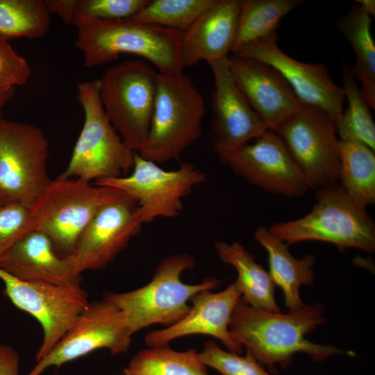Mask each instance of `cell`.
Instances as JSON below:
<instances>
[{
	"instance_id": "1",
	"label": "cell",
	"mask_w": 375,
	"mask_h": 375,
	"mask_svg": "<svg viewBox=\"0 0 375 375\" xmlns=\"http://www.w3.org/2000/svg\"><path fill=\"white\" fill-rule=\"evenodd\" d=\"M323 313L324 306L318 303L281 313L254 308L241 297L233 310L229 330L233 338L273 374L276 365L288 367L298 353L308 355L315 362L345 353L333 345L306 338L326 322Z\"/></svg>"
},
{
	"instance_id": "2",
	"label": "cell",
	"mask_w": 375,
	"mask_h": 375,
	"mask_svg": "<svg viewBox=\"0 0 375 375\" xmlns=\"http://www.w3.org/2000/svg\"><path fill=\"white\" fill-rule=\"evenodd\" d=\"M183 31L131 18L92 22L78 28L75 46L87 67L99 66L130 53L149 60L163 74L183 73Z\"/></svg>"
},
{
	"instance_id": "3",
	"label": "cell",
	"mask_w": 375,
	"mask_h": 375,
	"mask_svg": "<svg viewBox=\"0 0 375 375\" xmlns=\"http://www.w3.org/2000/svg\"><path fill=\"white\" fill-rule=\"evenodd\" d=\"M194 265L195 259L190 254L169 256L160 262L147 285L126 292L108 293L104 299L124 313L133 334L153 324L172 326L189 312L192 297L220 283L212 277L199 284L183 282V272Z\"/></svg>"
},
{
	"instance_id": "4",
	"label": "cell",
	"mask_w": 375,
	"mask_h": 375,
	"mask_svg": "<svg viewBox=\"0 0 375 375\" xmlns=\"http://www.w3.org/2000/svg\"><path fill=\"white\" fill-rule=\"evenodd\" d=\"M205 101L183 73L158 72L150 128L138 153L156 164L178 159L201 134Z\"/></svg>"
},
{
	"instance_id": "5",
	"label": "cell",
	"mask_w": 375,
	"mask_h": 375,
	"mask_svg": "<svg viewBox=\"0 0 375 375\" xmlns=\"http://www.w3.org/2000/svg\"><path fill=\"white\" fill-rule=\"evenodd\" d=\"M316 203L303 217L272 224L268 229L288 245L308 240L335 244L340 250L375 251V224L338 183L316 190Z\"/></svg>"
},
{
	"instance_id": "6",
	"label": "cell",
	"mask_w": 375,
	"mask_h": 375,
	"mask_svg": "<svg viewBox=\"0 0 375 375\" xmlns=\"http://www.w3.org/2000/svg\"><path fill=\"white\" fill-rule=\"evenodd\" d=\"M77 99L83 109L84 123L68 165L58 177L96 182L125 176L133 167L135 153L109 121L100 99L99 80L79 83Z\"/></svg>"
},
{
	"instance_id": "7",
	"label": "cell",
	"mask_w": 375,
	"mask_h": 375,
	"mask_svg": "<svg viewBox=\"0 0 375 375\" xmlns=\"http://www.w3.org/2000/svg\"><path fill=\"white\" fill-rule=\"evenodd\" d=\"M124 193L80 178L58 177L31 205L35 230L47 235L65 256L70 255L97 212Z\"/></svg>"
},
{
	"instance_id": "8",
	"label": "cell",
	"mask_w": 375,
	"mask_h": 375,
	"mask_svg": "<svg viewBox=\"0 0 375 375\" xmlns=\"http://www.w3.org/2000/svg\"><path fill=\"white\" fill-rule=\"evenodd\" d=\"M158 72L142 59L108 68L99 80L100 99L111 124L135 153L143 146L151 122Z\"/></svg>"
},
{
	"instance_id": "9",
	"label": "cell",
	"mask_w": 375,
	"mask_h": 375,
	"mask_svg": "<svg viewBox=\"0 0 375 375\" xmlns=\"http://www.w3.org/2000/svg\"><path fill=\"white\" fill-rule=\"evenodd\" d=\"M49 144L34 125L0 121V205L31 206L51 183Z\"/></svg>"
},
{
	"instance_id": "10",
	"label": "cell",
	"mask_w": 375,
	"mask_h": 375,
	"mask_svg": "<svg viewBox=\"0 0 375 375\" xmlns=\"http://www.w3.org/2000/svg\"><path fill=\"white\" fill-rule=\"evenodd\" d=\"M206 181V174L192 163L182 162L166 170L135 153L128 175L106 178L94 184L119 190L137 201V215L141 223L158 217L173 218L183 209V199Z\"/></svg>"
},
{
	"instance_id": "11",
	"label": "cell",
	"mask_w": 375,
	"mask_h": 375,
	"mask_svg": "<svg viewBox=\"0 0 375 375\" xmlns=\"http://www.w3.org/2000/svg\"><path fill=\"white\" fill-rule=\"evenodd\" d=\"M273 131L285 144L309 188L338 183L339 139L335 122L325 111L303 103Z\"/></svg>"
},
{
	"instance_id": "12",
	"label": "cell",
	"mask_w": 375,
	"mask_h": 375,
	"mask_svg": "<svg viewBox=\"0 0 375 375\" xmlns=\"http://www.w3.org/2000/svg\"><path fill=\"white\" fill-rule=\"evenodd\" d=\"M4 293L40 324L43 338L35 362L44 357L72 326L89 303L80 282L53 284L19 281L0 268Z\"/></svg>"
},
{
	"instance_id": "13",
	"label": "cell",
	"mask_w": 375,
	"mask_h": 375,
	"mask_svg": "<svg viewBox=\"0 0 375 375\" xmlns=\"http://www.w3.org/2000/svg\"><path fill=\"white\" fill-rule=\"evenodd\" d=\"M133 333L124 313L103 299L89 302L56 345L26 375H41L47 368L59 367L101 349L112 354L126 352Z\"/></svg>"
},
{
	"instance_id": "14",
	"label": "cell",
	"mask_w": 375,
	"mask_h": 375,
	"mask_svg": "<svg viewBox=\"0 0 375 375\" xmlns=\"http://www.w3.org/2000/svg\"><path fill=\"white\" fill-rule=\"evenodd\" d=\"M278 36L273 33L249 42L234 54L262 62L276 69L288 82L299 101L319 108L335 122L342 116L344 95L331 79L323 63H303L281 50Z\"/></svg>"
},
{
	"instance_id": "15",
	"label": "cell",
	"mask_w": 375,
	"mask_h": 375,
	"mask_svg": "<svg viewBox=\"0 0 375 375\" xmlns=\"http://www.w3.org/2000/svg\"><path fill=\"white\" fill-rule=\"evenodd\" d=\"M137 207V201L124 193L97 212L68 255L77 275L105 268L140 232Z\"/></svg>"
},
{
	"instance_id": "16",
	"label": "cell",
	"mask_w": 375,
	"mask_h": 375,
	"mask_svg": "<svg viewBox=\"0 0 375 375\" xmlns=\"http://www.w3.org/2000/svg\"><path fill=\"white\" fill-rule=\"evenodd\" d=\"M214 77L212 148L222 161L268 129L235 83L228 58L209 64Z\"/></svg>"
},
{
	"instance_id": "17",
	"label": "cell",
	"mask_w": 375,
	"mask_h": 375,
	"mask_svg": "<svg viewBox=\"0 0 375 375\" xmlns=\"http://www.w3.org/2000/svg\"><path fill=\"white\" fill-rule=\"evenodd\" d=\"M222 162L267 192L292 197L309 189L303 174L273 131H267L254 144H247Z\"/></svg>"
},
{
	"instance_id": "18",
	"label": "cell",
	"mask_w": 375,
	"mask_h": 375,
	"mask_svg": "<svg viewBox=\"0 0 375 375\" xmlns=\"http://www.w3.org/2000/svg\"><path fill=\"white\" fill-rule=\"evenodd\" d=\"M241 297L235 281L217 292H200L190 299L192 306L184 317L172 326L149 331L144 342L148 347H154L167 345L186 335H206L218 339L227 351L242 354L244 348L233 338L229 330L233 310Z\"/></svg>"
},
{
	"instance_id": "19",
	"label": "cell",
	"mask_w": 375,
	"mask_h": 375,
	"mask_svg": "<svg viewBox=\"0 0 375 375\" xmlns=\"http://www.w3.org/2000/svg\"><path fill=\"white\" fill-rule=\"evenodd\" d=\"M228 64L235 83L268 130L302 106L288 82L267 64L235 54L228 57Z\"/></svg>"
},
{
	"instance_id": "20",
	"label": "cell",
	"mask_w": 375,
	"mask_h": 375,
	"mask_svg": "<svg viewBox=\"0 0 375 375\" xmlns=\"http://www.w3.org/2000/svg\"><path fill=\"white\" fill-rule=\"evenodd\" d=\"M241 0H216L183 32L181 55L183 67L206 60L226 59L235 40Z\"/></svg>"
},
{
	"instance_id": "21",
	"label": "cell",
	"mask_w": 375,
	"mask_h": 375,
	"mask_svg": "<svg viewBox=\"0 0 375 375\" xmlns=\"http://www.w3.org/2000/svg\"><path fill=\"white\" fill-rule=\"evenodd\" d=\"M52 241L40 231L29 232L2 257L0 268L25 282L64 284L80 282L68 256L56 253Z\"/></svg>"
},
{
	"instance_id": "22",
	"label": "cell",
	"mask_w": 375,
	"mask_h": 375,
	"mask_svg": "<svg viewBox=\"0 0 375 375\" xmlns=\"http://www.w3.org/2000/svg\"><path fill=\"white\" fill-rule=\"evenodd\" d=\"M254 238L267 252L269 273L274 283L282 290L285 306L290 311L301 308L304 303L299 289L313 282L314 256L308 253L300 259L294 258L289 245L263 226L255 231Z\"/></svg>"
},
{
	"instance_id": "23",
	"label": "cell",
	"mask_w": 375,
	"mask_h": 375,
	"mask_svg": "<svg viewBox=\"0 0 375 375\" xmlns=\"http://www.w3.org/2000/svg\"><path fill=\"white\" fill-rule=\"evenodd\" d=\"M215 249L222 262L235 269V283L247 304L257 309L281 312L275 300V284L269 272L242 244L219 241L215 242Z\"/></svg>"
},
{
	"instance_id": "24",
	"label": "cell",
	"mask_w": 375,
	"mask_h": 375,
	"mask_svg": "<svg viewBox=\"0 0 375 375\" xmlns=\"http://www.w3.org/2000/svg\"><path fill=\"white\" fill-rule=\"evenodd\" d=\"M372 19L356 3L345 16L335 23L349 40L356 55L351 71L361 83L360 92L370 108L375 109V44L371 33Z\"/></svg>"
},
{
	"instance_id": "25",
	"label": "cell",
	"mask_w": 375,
	"mask_h": 375,
	"mask_svg": "<svg viewBox=\"0 0 375 375\" xmlns=\"http://www.w3.org/2000/svg\"><path fill=\"white\" fill-rule=\"evenodd\" d=\"M338 183L348 197L366 208L375 203V153L362 142L339 140Z\"/></svg>"
},
{
	"instance_id": "26",
	"label": "cell",
	"mask_w": 375,
	"mask_h": 375,
	"mask_svg": "<svg viewBox=\"0 0 375 375\" xmlns=\"http://www.w3.org/2000/svg\"><path fill=\"white\" fill-rule=\"evenodd\" d=\"M124 375H208L194 349L177 351L168 344L138 352L123 369Z\"/></svg>"
},
{
	"instance_id": "27",
	"label": "cell",
	"mask_w": 375,
	"mask_h": 375,
	"mask_svg": "<svg viewBox=\"0 0 375 375\" xmlns=\"http://www.w3.org/2000/svg\"><path fill=\"white\" fill-rule=\"evenodd\" d=\"M148 0H45L50 14L77 28L103 20L131 18Z\"/></svg>"
},
{
	"instance_id": "28",
	"label": "cell",
	"mask_w": 375,
	"mask_h": 375,
	"mask_svg": "<svg viewBox=\"0 0 375 375\" xmlns=\"http://www.w3.org/2000/svg\"><path fill=\"white\" fill-rule=\"evenodd\" d=\"M302 0H241L238 28L231 52L265 38L278 28L281 19Z\"/></svg>"
},
{
	"instance_id": "29",
	"label": "cell",
	"mask_w": 375,
	"mask_h": 375,
	"mask_svg": "<svg viewBox=\"0 0 375 375\" xmlns=\"http://www.w3.org/2000/svg\"><path fill=\"white\" fill-rule=\"evenodd\" d=\"M342 87L348 107L335 122L337 135L341 140H356L375 151V124L369 106L358 87L350 67L341 60Z\"/></svg>"
},
{
	"instance_id": "30",
	"label": "cell",
	"mask_w": 375,
	"mask_h": 375,
	"mask_svg": "<svg viewBox=\"0 0 375 375\" xmlns=\"http://www.w3.org/2000/svg\"><path fill=\"white\" fill-rule=\"evenodd\" d=\"M50 26V13L44 0H0V36L42 38Z\"/></svg>"
},
{
	"instance_id": "31",
	"label": "cell",
	"mask_w": 375,
	"mask_h": 375,
	"mask_svg": "<svg viewBox=\"0 0 375 375\" xmlns=\"http://www.w3.org/2000/svg\"><path fill=\"white\" fill-rule=\"evenodd\" d=\"M216 0H153L131 19L180 31L187 30Z\"/></svg>"
},
{
	"instance_id": "32",
	"label": "cell",
	"mask_w": 375,
	"mask_h": 375,
	"mask_svg": "<svg viewBox=\"0 0 375 375\" xmlns=\"http://www.w3.org/2000/svg\"><path fill=\"white\" fill-rule=\"evenodd\" d=\"M199 356L206 366L216 369L221 375H273L249 351H246V354L241 356L221 349L212 340L204 343Z\"/></svg>"
},
{
	"instance_id": "33",
	"label": "cell",
	"mask_w": 375,
	"mask_h": 375,
	"mask_svg": "<svg viewBox=\"0 0 375 375\" xmlns=\"http://www.w3.org/2000/svg\"><path fill=\"white\" fill-rule=\"evenodd\" d=\"M35 230L31 206L0 205V258L19 239Z\"/></svg>"
},
{
	"instance_id": "34",
	"label": "cell",
	"mask_w": 375,
	"mask_h": 375,
	"mask_svg": "<svg viewBox=\"0 0 375 375\" xmlns=\"http://www.w3.org/2000/svg\"><path fill=\"white\" fill-rule=\"evenodd\" d=\"M31 75V69L26 60L12 49L8 40L0 36V85H23Z\"/></svg>"
},
{
	"instance_id": "35",
	"label": "cell",
	"mask_w": 375,
	"mask_h": 375,
	"mask_svg": "<svg viewBox=\"0 0 375 375\" xmlns=\"http://www.w3.org/2000/svg\"><path fill=\"white\" fill-rule=\"evenodd\" d=\"M19 356L10 346L0 344V375H19Z\"/></svg>"
},
{
	"instance_id": "36",
	"label": "cell",
	"mask_w": 375,
	"mask_h": 375,
	"mask_svg": "<svg viewBox=\"0 0 375 375\" xmlns=\"http://www.w3.org/2000/svg\"><path fill=\"white\" fill-rule=\"evenodd\" d=\"M15 87H6L0 85V121L3 119V109L5 105L14 97Z\"/></svg>"
},
{
	"instance_id": "37",
	"label": "cell",
	"mask_w": 375,
	"mask_h": 375,
	"mask_svg": "<svg viewBox=\"0 0 375 375\" xmlns=\"http://www.w3.org/2000/svg\"><path fill=\"white\" fill-rule=\"evenodd\" d=\"M356 2L358 3L362 10L368 14L369 16L375 15V1L374 0H356Z\"/></svg>"
}]
</instances>
